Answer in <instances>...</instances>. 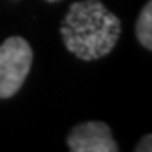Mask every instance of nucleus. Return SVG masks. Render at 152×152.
<instances>
[{"instance_id": "nucleus-1", "label": "nucleus", "mask_w": 152, "mask_h": 152, "mask_svg": "<svg viewBox=\"0 0 152 152\" xmlns=\"http://www.w3.org/2000/svg\"><path fill=\"white\" fill-rule=\"evenodd\" d=\"M64 46L81 61L108 55L121 35V20L99 0L73 2L61 24Z\"/></svg>"}, {"instance_id": "nucleus-2", "label": "nucleus", "mask_w": 152, "mask_h": 152, "mask_svg": "<svg viewBox=\"0 0 152 152\" xmlns=\"http://www.w3.org/2000/svg\"><path fill=\"white\" fill-rule=\"evenodd\" d=\"M33 50L22 37H9L0 44V99L13 97L29 73Z\"/></svg>"}, {"instance_id": "nucleus-3", "label": "nucleus", "mask_w": 152, "mask_h": 152, "mask_svg": "<svg viewBox=\"0 0 152 152\" xmlns=\"http://www.w3.org/2000/svg\"><path fill=\"white\" fill-rule=\"evenodd\" d=\"M68 148L72 152H117L119 145L112 130L103 121H86L75 125L68 134Z\"/></svg>"}, {"instance_id": "nucleus-4", "label": "nucleus", "mask_w": 152, "mask_h": 152, "mask_svg": "<svg viewBox=\"0 0 152 152\" xmlns=\"http://www.w3.org/2000/svg\"><path fill=\"white\" fill-rule=\"evenodd\" d=\"M136 37L145 50H152V2L145 4L136 22Z\"/></svg>"}, {"instance_id": "nucleus-5", "label": "nucleus", "mask_w": 152, "mask_h": 152, "mask_svg": "<svg viewBox=\"0 0 152 152\" xmlns=\"http://www.w3.org/2000/svg\"><path fill=\"white\" fill-rule=\"evenodd\" d=\"M150 141H152V136H150V134H147L143 139L139 141V145L136 147V150H137V152H143V150L150 152V150H152V147H150Z\"/></svg>"}, {"instance_id": "nucleus-6", "label": "nucleus", "mask_w": 152, "mask_h": 152, "mask_svg": "<svg viewBox=\"0 0 152 152\" xmlns=\"http://www.w3.org/2000/svg\"><path fill=\"white\" fill-rule=\"evenodd\" d=\"M46 2H61V0H46Z\"/></svg>"}]
</instances>
